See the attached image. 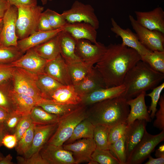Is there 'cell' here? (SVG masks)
<instances>
[{"label": "cell", "instance_id": "1", "mask_svg": "<svg viewBox=\"0 0 164 164\" xmlns=\"http://www.w3.org/2000/svg\"><path fill=\"white\" fill-rule=\"evenodd\" d=\"M141 59L134 49L121 44L111 43L95 67L101 75L106 88H108L122 84L127 73Z\"/></svg>", "mask_w": 164, "mask_h": 164}, {"label": "cell", "instance_id": "2", "mask_svg": "<svg viewBox=\"0 0 164 164\" xmlns=\"http://www.w3.org/2000/svg\"><path fill=\"white\" fill-rule=\"evenodd\" d=\"M89 106L88 108L87 107L86 118L94 126L102 125L110 128L126 122L130 111L127 100L123 96L104 100Z\"/></svg>", "mask_w": 164, "mask_h": 164}, {"label": "cell", "instance_id": "3", "mask_svg": "<svg viewBox=\"0 0 164 164\" xmlns=\"http://www.w3.org/2000/svg\"><path fill=\"white\" fill-rule=\"evenodd\" d=\"M164 79V73L155 71L145 62H138L126 74L123 82L126 87L123 96L127 100L152 90Z\"/></svg>", "mask_w": 164, "mask_h": 164}, {"label": "cell", "instance_id": "4", "mask_svg": "<svg viewBox=\"0 0 164 164\" xmlns=\"http://www.w3.org/2000/svg\"><path fill=\"white\" fill-rule=\"evenodd\" d=\"M87 106L82 104L60 118L58 126L47 144L62 146L71 137L76 126L86 118Z\"/></svg>", "mask_w": 164, "mask_h": 164}, {"label": "cell", "instance_id": "5", "mask_svg": "<svg viewBox=\"0 0 164 164\" xmlns=\"http://www.w3.org/2000/svg\"><path fill=\"white\" fill-rule=\"evenodd\" d=\"M17 7L16 33L18 39L21 40L38 31L39 19L44 8L37 5Z\"/></svg>", "mask_w": 164, "mask_h": 164}, {"label": "cell", "instance_id": "6", "mask_svg": "<svg viewBox=\"0 0 164 164\" xmlns=\"http://www.w3.org/2000/svg\"><path fill=\"white\" fill-rule=\"evenodd\" d=\"M37 77L36 74L15 67L11 79L12 89L17 93L32 97L37 103L42 98L37 85Z\"/></svg>", "mask_w": 164, "mask_h": 164}, {"label": "cell", "instance_id": "7", "mask_svg": "<svg viewBox=\"0 0 164 164\" xmlns=\"http://www.w3.org/2000/svg\"><path fill=\"white\" fill-rule=\"evenodd\" d=\"M62 14L68 23L84 22L90 24L96 29L99 28V21L94 9L90 4L76 0L70 9L64 11Z\"/></svg>", "mask_w": 164, "mask_h": 164}, {"label": "cell", "instance_id": "8", "mask_svg": "<svg viewBox=\"0 0 164 164\" xmlns=\"http://www.w3.org/2000/svg\"><path fill=\"white\" fill-rule=\"evenodd\" d=\"M164 140V130L159 134L152 135L146 129L140 142L135 149L127 164L142 163L154 151L155 148Z\"/></svg>", "mask_w": 164, "mask_h": 164}, {"label": "cell", "instance_id": "9", "mask_svg": "<svg viewBox=\"0 0 164 164\" xmlns=\"http://www.w3.org/2000/svg\"><path fill=\"white\" fill-rule=\"evenodd\" d=\"M129 19L133 29L143 46L152 51H164V33L142 26L131 15H129Z\"/></svg>", "mask_w": 164, "mask_h": 164}, {"label": "cell", "instance_id": "10", "mask_svg": "<svg viewBox=\"0 0 164 164\" xmlns=\"http://www.w3.org/2000/svg\"><path fill=\"white\" fill-rule=\"evenodd\" d=\"M85 39L77 40L75 53L82 62L92 67L97 63L105 53L107 46L100 42L92 44Z\"/></svg>", "mask_w": 164, "mask_h": 164}, {"label": "cell", "instance_id": "11", "mask_svg": "<svg viewBox=\"0 0 164 164\" xmlns=\"http://www.w3.org/2000/svg\"><path fill=\"white\" fill-rule=\"evenodd\" d=\"M66 150L71 152L76 164L86 162L89 164H97L93 161L91 155L96 148L93 138H83L62 145Z\"/></svg>", "mask_w": 164, "mask_h": 164}, {"label": "cell", "instance_id": "12", "mask_svg": "<svg viewBox=\"0 0 164 164\" xmlns=\"http://www.w3.org/2000/svg\"><path fill=\"white\" fill-rule=\"evenodd\" d=\"M18 15L17 7L11 5L2 19L0 35V43L6 46H17L18 38L16 35V24Z\"/></svg>", "mask_w": 164, "mask_h": 164}, {"label": "cell", "instance_id": "13", "mask_svg": "<svg viewBox=\"0 0 164 164\" xmlns=\"http://www.w3.org/2000/svg\"><path fill=\"white\" fill-rule=\"evenodd\" d=\"M136 21L142 26L151 30L164 33V11L161 7L146 12L136 11Z\"/></svg>", "mask_w": 164, "mask_h": 164}, {"label": "cell", "instance_id": "14", "mask_svg": "<svg viewBox=\"0 0 164 164\" xmlns=\"http://www.w3.org/2000/svg\"><path fill=\"white\" fill-rule=\"evenodd\" d=\"M40 152L47 164H76L72 152L63 146L46 144Z\"/></svg>", "mask_w": 164, "mask_h": 164}, {"label": "cell", "instance_id": "15", "mask_svg": "<svg viewBox=\"0 0 164 164\" xmlns=\"http://www.w3.org/2000/svg\"><path fill=\"white\" fill-rule=\"evenodd\" d=\"M112 27L111 30L117 36L120 37L122 40L123 45L132 48L135 50L141 56L149 53L152 51L143 46L140 42L135 33H134L129 28H122L115 21L111 18Z\"/></svg>", "mask_w": 164, "mask_h": 164}, {"label": "cell", "instance_id": "16", "mask_svg": "<svg viewBox=\"0 0 164 164\" xmlns=\"http://www.w3.org/2000/svg\"><path fill=\"white\" fill-rule=\"evenodd\" d=\"M47 60L38 55L32 48L27 50L19 59L10 64L39 75L45 73L44 69Z\"/></svg>", "mask_w": 164, "mask_h": 164}, {"label": "cell", "instance_id": "17", "mask_svg": "<svg viewBox=\"0 0 164 164\" xmlns=\"http://www.w3.org/2000/svg\"><path fill=\"white\" fill-rule=\"evenodd\" d=\"M146 122L144 120H136L127 126L125 134L126 164L144 135L146 129Z\"/></svg>", "mask_w": 164, "mask_h": 164}, {"label": "cell", "instance_id": "18", "mask_svg": "<svg viewBox=\"0 0 164 164\" xmlns=\"http://www.w3.org/2000/svg\"><path fill=\"white\" fill-rule=\"evenodd\" d=\"M44 73L63 85L72 84L65 61L60 54L55 58L47 61Z\"/></svg>", "mask_w": 164, "mask_h": 164}, {"label": "cell", "instance_id": "19", "mask_svg": "<svg viewBox=\"0 0 164 164\" xmlns=\"http://www.w3.org/2000/svg\"><path fill=\"white\" fill-rule=\"evenodd\" d=\"M58 123L47 125H36L34 137L30 148L24 156L27 159L34 153L40 151L47 143L55 132Z\"/></svg>", "mask_w": 164, "mask_h": 164}, {"label": "cell", "instance_id": "20", "mask_svg": "<svg viewBox=\"0 0 164 164\" xmlns=\"http://www.w3.org/2000/svg\"><path fill=\"white\" fill-rule=\"evenodd\" d=\"M146 94V92H143L136 97L127 100V103L130 107L126 121L127 126L136 120H144L146 122L151 121L145 103Z\"/></svg>", "mask_w": 164, "mask_h": 164}, {"label": "cell", "instance_id": "21", "mask_svg": "<svg viewBox=\"0 0 164 164\" xmlns=\"http://www.w3.org/2000/svg\"><path fill=\"white\" fill-rule=\"evenodd\" d=\"M73 86L76 92L80 97L98 89L106 88L101 75L94 66L84 79Z\"/></svg>", "mask_w": 164, "mask_h": 164}, {"label": "cell", "instance_id": "22", "mask_svg": "<svg viewBox=\"0 0 164 164\" xmlns=\"http://www.w3.org/2000/svg\"><path fill=\"white\" fill-rule=\"evenodd\" d=\"M125 90V87L123 84L99 89L81 97V104L88 106L104 100L123 96Z\"/></svg>", "mask_w": 164, "mask_h": 164}, {"label": "cell", "instance_id": "23", "mask_svg": "<svg viewBox=\"0 0 164 164\" xmlns=\"http://www.w3.org/2000/svg\"><path fill=\"white\" fill-rule=\"evenodd\" d=\"M62 29L76 40L85 39L94 43H96L97 42V29L88 23L67 22Z\"/></svg>", "mask_w": 164, "mask_h": 164}, {"label": "cell", "instance_id": "24", "mask_svg": "<svg viewBox=\"0 0 164 164\" xmlns=\"http://www.w3.org/2000/svg\"><path fill=\"white\" fill-rule=\"evenodd\" d=\"M62 28L50 31H36L27 37L19 40L17 47L25 53L28 50L41 44L58 34Z\"/></svg>", "mask_w": 164, "mask_h": 164}, {"label": "cell", "instance_id": "25", "mask_svg": "<svg viewBox=\"0 0 164 164\" xmlns=\"http://www.w3.org/2000/svg\"><path fill=\"white\" fill-rule=\"evenodd\" d=\"M60 53L66 62H82L75 53L77 40L69 33L63 30L59 33Z\"/></svg>", "mask_w": 164, "mask_h": 164}, {"label": "cell", "instance_id": "26", "mask_svg": "<svg viewBox=\"0 0 164 164\" xmlns=\"http://www.w3.org/2000/svg\"><path fill=\"white\" fill-rule=\"evenodd\" d=\"M59 104H81V99L76 92L73 85H63L56 90L49 99Z\"/></svg>", "mask_w": 164, "mask_h": 164}, {"label": "cell", "instance_id": "27", "mask_svg": "<svg viewBox=\"0 0 164 164\" xmlns=\"http://www.w3.org/2000/svg\"><path fill=\"white\" fill-rule=\"evenodd\" d=\"M10 97L14 112L24 115L30 114L37 102L32 97L25 94L17 93L11 89Z\"/></svg>", "mask_w": 164, "mask_h": 164}, {"label": "cell", "instance_id": "28", "mask_svg": "<svg viewBox=\"0 0 164 164\" xmlns=\"http://www.w3.org/2000/svg\"><path fill=\"white\" fill-rule=\"evenodd\" d=\"M59 33L32 48L38 55L47 61L55 58L60 53Z\"/></svg>", "mask_w": 164, "mask_h": 164}, {"label": "cell", "instance_id": "29", "mask_svg": "<svg viewBox=\"0 0 164 164\" xmlns=\"http://www.w3.org/2000/svg\"><path fill=\"white\" fill-rule=\"evenodd\" d=\"M82 104H64L56 103L51 100L42 98L36 106L42 108L48 113L61 118L77 109Z\"/></svg>", "mask_w": 164, "mask_h": 164}, {"label": "cell", "instance_id": "30", "mask_svg": "<svg viewBox=\"0 0 164 164\" xmlns=\"http://www.w3.org/2000/svg\"><path fill=\"white\" fill-rule=\"evenodd\" d=\"M37 85L42 98L47 99L56 90L63 85L45 73L38 75Z\"/></svg>", "mask_w": 164, "mask_h": 164}, {"label": "cell", "instance_id": "31", "mask_svg": "<svg viewBox=\"0 0 164 164\" xmlns=\"http://www.w3.org/2000/svg\"><path fill=\"white\" fill-rule=\"evenodd\" d=\"M94 126L88 119L85 118L76 126L65 144L72 143L81 138H93Z\"/></svg>", "mask_w": 164, "mask_h": 164}, {"label": "cell", "instance_id": "32", "mask_svg": "<svg viewBox=\"0 0 164 164\" xmlns=\"http://www.w3.org/2000/svg\"><path fill=\"white\" fill-rule=\"evenodd\" d=\"M30 114L33 123L36 125H47L58 123L60 118L58 116L48 113L37 106L33 108Z\"/></svg>", "mask_w": 164, "mask_h": 164}, {"label": "cell", "instance_id": "33", "mask_svg": "<svg viewBox=\"0 0 164 164\" xmlns=\"http://www.w3.org/2000/svg\"><path fill=\"white\" fill-rule=\"evenodd\" d=\"M66 63L73 85L77 84L82 81L93 66H90L82 62Z\"/></svg>", "mask_w": 164, "mask_h": 164}, {"label": "cell", "instance_id": "34", "mask_svg": "<svg viewBox=\"0 0 164 164\" xmlns=\"http://www.w3.org/2000/svg\"><path fill=\"white\" fill-rule=\"evenodd\" d=\"M141 60L153 69L164 73V51H154L141 56Z\"/></svg>", "mask_w": 164, "mask_h": 164}, {"label": "cell", "instance_id": "35", "mask_svg": "<svg viewBox=\"0 0 164 164\" xmlns=\"http://www.w3.org/2000/svg\"><path fill=\"white\" fill-rule=\"evenodd\" d=\"M94 126L93 138L96 144V148L109 150L108 137L110 128L102 125H97Z\"/></svg>", "mask_w": 164, "mask_h": 164}, {"label": "cell", "instance_id": "36", "mask_svg": "<svg viewBox=\"0 0 164 164\" xmlns=\"http://www.w3.org/2000/svg\"><path fill=\"white\" fill-rule=\"evenodd\" d=\"M24 54L17 46H6L0 43V63H11Z\"/></svg>", "mask_w": 164, "mask_h": 164}, {"label": "cell", "instance_id": "37", "mask_svg": "<svg viewBox=\"0 0 164 164\" xmlns=\"http://www.w3.org/2000/svg\"><path fill=\"white\" fill-rule=\"evenodd\" d=\"M36 125L33 123L18 141L15 147L18 155H24L32 145Z\"/></svg>", "mask_w": 164, "mask_h": 164}, {"label": "cell", "instance_id": "38", "mask_svg": "<svg viewBox=\"0 0 164 164\" xmlns=\"http://www.w3.org/2000/svg\"><path fill=\"white\" fill-rule=\"evenodd\" d=\"M11 87V80L0 84V107L9 113L14 112L10 95Z\"/></svg>", "mask_w": 164, "mask_h": 164}, {"label": "cell", "instance_id": "39", "mask_svg": "<svg viewBox=\"0 0 164 164\" xmlns=\"http://www.w3.org/2000/svg\"><path fill=\"white\" fill-rule=\"evenodd\" d=\"M91 157L93 160L97 164H120L109 150L96 148L92 154Z\"/></svg>", "mask_w": 164, "mask_h": 164}, {"label": "cell", "instance_id": "40", "mask_svg": "<svg viewBox=\"0 0 164 164\" xmlns=\"http://www.w3.org/2000/svg\"><path fill=\"white\" fill-rule=\"evenodd\" d=\"M109 149L112 154L118 160L120 164H126L127 158L125 135L117 141L110 145Z\"/></svg>", "mask_w": 164, "mask_h": 164}, {"label": "cell", "instance_id": "41", "mask_svg": "<svg viewBox=\"0 0 164 164\" xmlns=\"http://www.w3.org/2000/svg\"><path fill=\"white\" fill-rule=\"evenodd\" d=\"M43 12L47 18L51 26L53 29L62 28L67 22L62 14H59L49 9Z\"/></svg>", "mask_w": 164, "mask_h": 164}, {"label": "cell", "instance_id": "42", "mask_svg": "<svg viewBox=\"0 0 164 164\" xmlns=\"http://www.w3.org/2000/svg\"><path fill=\"white\" fill-rule=\"evenodd\" d=\"M164 88V83L153 88L152 91L146 95L150 97L151 102L148 110L151 113L150 116L152 119L155 117V115L157 111V106L159 101L161 94Z\"/></svg>", "mask_w": 164, "mask_h": 164}, {"label": "cell", "instance_id": "43", "mask_svg": "<svg viewBox=\"0 0 164 164\" xmlns=\"http://www.w3.org/2000/svg\"><path fill=\"white\" fill-rule=\"evenodd\" d=\"M127 126V123L125 122L110 128L108 137L109 145L117 141L125 135Z\"/></svg>", "mask_w": 164, "mask_h": 164}, {"label": "cell", "instance_id": "44", "mask_svg": "<svg viewBox=\"0 0 164 164\" xmlns=\"http://www.w3.org/2000/svg\"><path fill=\"white\" fill-rule=\"evenodd\" d=\"M22 115L14 112L9 113L3 123L7 134H14Z\"/></svg>", "mask_w": 164, "mask_h": 164}, {"label": "cell", "instance_id": "45", "mask_svg": "<svg viewBox=\"0 0 164 164\" xmlns=\"http://www.w3.org/2000/svg\"><path fill=\"white\" fill-rule=\"evenodd\" d=\"M32 124L30 114L22 116L14 133L17 137L18 141Z\"/></svg>", "mask_w": 164, "mask_h": 164}, {"label": "cell", "instance_id": "46", "mask_svg": "<svg viewBox=\"0 0 164 164\" xmlns=\"http://www.w3.org/2000/svg\"><path fill=\"white\" fill-rule=\"evenodd\" d=\"M159 109L156 111L155 117L156 119L153 123V126L159 130H164V97L161 95L158 102Z\"/></svg>", "mask_w": 164, "mask_h": 164}, {"label": "cell", "instance_id": "47", "mask_svg": "<svg viewBox=\"0 0 164 164\" xmlns=\"http://www.w3.org/2000/svg\"><path fill=\"white\" fill-rule=\"evenodd\" d=\"M15 68L10 64L0 63V84L12 79Z\"/></svg>", "mask_w": 164, "mask_h": 164}, {"label": "cell", "instance_id": "48", "mask_svg": "<svg viewBox=\"0 0 164 164\" xmlns=\"http://www.w3.org/2000/svg\"><path fill=\"white\" fill-rule=\"evenodd\" d=\"M18 142V140L14 134H6L4 136L2 143L7 148L11 149L16 147Z\"/></svg>", "mask_w": 164, "mask_h": 164}, {"label": "cell", "instance_id": "49", "mask_svg": "<svg viewBox=\"0 0 164 164\" xmlns=\"http://www.w3.org/2000/svg\"><path fill=\"white\" fill-rule=\"evenodd\" d=\"M53 30L46 16L43 12L40 17L38 27V31H47Z\"/></svg>", "mask_w": 164, "mask_h": 164}, {"label": "cell", "instance_id": "50", "mask_svg": "<svg viewBox=\"0 0 164 164\" xmlns=\"http://www.w3.org/2000/svg\"><path fill=\"white\" fill-rule=\"evenodd\" d=\"M25 164H47L41 156L40 151L37 152L27 159H26Z\"/></svg>", "mask_w": 164, "mask_h": 164}, {"label": "cell", "instance_id": "51", "mask_svg": "<svg viewBox=\"0 0 164 164\" xmlns=\"http://www.w3.org/2000/svg\"><path fill=\"white\" fill-rule=\"evenodd\" d=\"M11 5L17 7L37 5V0H6Z\"/></svg>", "mask_w": 164, "mask_h": 164}, {"label": "cell", "instance_id": "52", "mask_svg": "<svg viewBox=\"0 0 164 164\" xmlns=\"http://www.w3.org/2000/svg\"><path fill=\"white\" fill-rule=\"evenodd\" d=\"M10 5L6 0H0V19H3Z\"/></svg>", "mask_w": 164, "mask_h": 164}, {"label": "cell", "instance_id": "53", "mask_svg": "<svg viewBox=\"0 0 164 164\" xmlns=\"http://www.w3.org/2000/svg\"><path fill=\"white\" fill-rule=\"evenodd\" d=\"M148 160L145 162V164H164V157H158L154 158L149 155L148 157Z\"/></svg>", "mask_w": 164, "mask_h": 164}, {"label": "cell", "instance_id": "54", "mask_svg": "<svg viewBox=\"0 0 164 164\" xmlns=\"http://www.w3.org/2000/svg\"><path fill=\"white\" fill-rule=\"evenodd\" d=\"M9 113L0 107V123L3 124Z\"/></svg>", "mask_w": 164, "mask_h": 164}, {"label": "cell", "instance_id": "55", "mask_svg": "<svg viewBox=\"0 0 164 164\" xmlns=\"http://www.w3.org/2000/svg\"><path fill=\"white\" fill-rule=\"evenodd\" d=\"M12 156L9 154L5 157H3L0 161V164H13L12 161Z\"/></svg>", "mask_w": 164, "mask_h": 164}, {"label": "cell", "instance_id": "56", "mask_svg": "<svg viewBox=\"0 0 164 164\" xmlns=\"http://www.w3.org/2000/svg\"><path fill=\"white\" fill-rule=\"evenodd\" d=\"M155 156L156 157H164V145H161L155 152Z\"/></svg>", "mask_w": 164, "mask_h": 164}, {"label": "cell", "instance_id": "57", "mask_svg": "<svg viewBox=\"0 0 164 164\" xmlns=\"http://www.w3.org/2000/svg\"><path fill=\"white\" fill-rule=\"evenodd\" d=\"M7 134L3 124L0 123V148L3 145L2 140L4 135Z\"/></svg>", "mask_w": 164, "mask_h": 164}, {"label": "cell", "instance_id": "58", "mask_svg": "<svg viewBox=\"0 0 164 164\" xmlns=\"http://www.w3.org/2000/svg\"><path fill=\"white\" fill-rule=\"evenodd\" d=\"M16 159L18 164H25L26 158L25 157L18 156L17 157Z\"/></svg>", "mask_w": 164, "mask_h": 164}, {"label": "cell", "instance_id": "59", "mask_svg": "<svg viewBox=\"0 0 164 164\" xmlns=\"http://www.w3.org/2000/svg\"><path fill=\"white\" fill-rule=\"evenodd\" d=\"M52 0H41L42 4L43 5L47 4L48 1H51Z\"/></svg>", "mask_w": 164, "mask_h": 164}, {"label": "cell", "instance_id": "60", "mask_svg": "<svg viewBox=\"0 0 164 164\" xmlns=\"http://www.w3.org/2000/svg\"><path fill=\"white\" fill-rule=\"evenodd\" d=\"M3 21L2 19H0V35L2 26Z\"/></svg>", "mask_w": 164, "mask_h": 164}, {"label": "cell", "instance_id": "61", "mask_svg": "<svg viewBox=\"0 0 164 164\" xmlns=\"http://www.w3.org/2000/svg\"><path fill=\"white\" fill-rule=\"evenodd\" d=\"M3 157L2 154L0 152V161L2 159Z\"/></svg>", "mask_w": 164, "mask_h": 164}]
</instances>
